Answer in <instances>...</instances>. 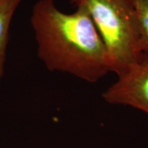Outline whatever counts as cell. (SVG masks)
Listing matches in <instances>:
<instances>
[{
  "label": "cell",
  "instance_id": "7a4b0ae2",
  "mask_svg": "<svg viewBox=\"0 0 148 148\" xmlns=\"http://www.w3.org/2000/svg\"><path fill=\"white\" fill-rule=\"evenodd\" d=\"M87 12L106 45L111 73L119 76L144 55L132 0H69Z\"/></svg>",
  "mask_w": 148,
  "mask_h": 148
},
{
  "label": "cell",
  "instance_id": "6da1fadb",
  "mask_svg": "<svg viewBox=\"0 0 148 148\" xmlns=\"http://www.w3.org/2000/svg\"><path fill=\"white\" fill-rule=\"evenodd\" d=\"M31 24L38 56L49 71L72 74L90 83L111 73L106 45L85 9L66 13L54 0H38Z\"/></svg>",
  "mask_w": 148,
  "mask_h": 148
},
{
  "label": "cell",
  "instance_id": "5b68a950",
  "mask_svg": "<svg viewBox=\"0 0 148 148\" xmlns=\"http://www.w3.org/2000/svg\"><path fill=\"white\" fill-rule=\"evenodd\" d=\"M138 21L140 49L148 56V0H132Z\"/></svg>",
  "mask_w": 148,
  "mask_h": 148
},
{
  "label": "cell",
  "instance_id": "277c9868",
  "mask_svg": "<svg viewBox=\"0 0 148 148\" xmlns=\"http://www.w3.org/2000/svg\"><path fill=\"white\" fill-rule=\"evenodd\" d=\"M22 0H0V79L4 73L6 49L11 21Z\"/></svg>",
  "mask_w": 148,
  "mask_h": 148
},
{
  "label": "cell",
  "instance_id": "3957f363",
  "mask_svg": "<svg viewBox=\"0 0 148 148\" xmlns=\"http://www.w3.org/2000/svg\"><path fill=\"white\" fill-rule=\"evenodd\" d=\"M102 97L110 104L131 106L148 115V56L118 76Z\"/></svg>",
  "mask_w": 148,
  "mask_h": 148
}]
</instances>
